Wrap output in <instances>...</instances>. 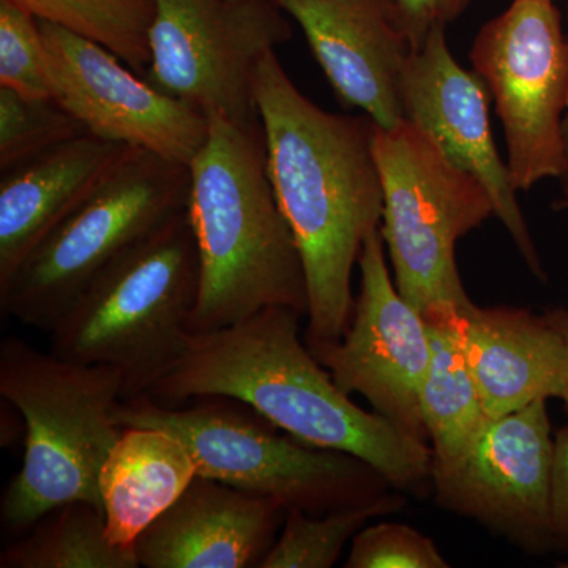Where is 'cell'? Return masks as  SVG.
<instances>
[{
  "label": "cell",
  "mask_w": 568,
  "mask_h": 568,
  "mask_svg": "<svg viewBox=\"0 0 568 568\" xmlns=\"http://www.w3.org/2000/svg\"><path fill=\"white\" fill-rule=\"evenodd\" d=\"M129 145L91 133L0 175V290L118 166Z\"/></svg>",
  "instance_id": "17"
},
{
  "label": "cell",
  "mask_w": 568,
  "mask_h": 568,
  "mask_svg": "<svg viewBox=\"0 0 568 568\" xmlns=\"http://www.w3.org/2000/svg\"><path fill=\"white\" fill-rule=\"evenodd\" d=\"M373 151L384 194L381 233L399 293L422 315L473 304L455 248L495 216L487 190L407 121L375 126Z\"/></svg>",
  "instance_id": "8"
},
{
  "label": "cell",
  "mask_w": 568,
  "mask_h": 568,
  "mask_svg": "<svg viewBox=\"0 0 568 568\" xmlns=\"http://www.w3.org/2000/svg\"><path fill=\"white\" fill-rule=\"evenodd\" d=\"M305 33L343 106L376 126L405 121L399 81L413 44L386 0H275Z\"/></svg>",
  "instance_id": "15"
},
{
  "label": "cell",
  "mask_w": 568,
  "mask_h": 568,
  "mask_svg": "<svg viewBox=\"0 0 568 568\" xmlns=\"http://www.w3.org/2000/svg\"><path fill=\"white\" fill-rule=\"evenodd\" d=\"M457 308L439 305L424 313L432 357L422 387V417L432 447L433 469H446L457 463L491 418L459 345Z\"/></svg>",
  "instance_id": "20"
},
{
  "label": "cell",
  "mask_w": 568,
  "mask_h": 568,
  "mask_svg": "<svg viewBox=\"0 0 568 568\" xmlns=\"http://www.w3.org/2000/svg\"><path fill=\"white\" fill-rule=\"evenodd\" d=\"M200 260L183 211L122 254L63 313L51 353L123 376L122 399L148 395L189 346Z\"/></svg>",
  "instance_id": "5"
},
{
  "label": "cell",
  "mask_w": 568,
  "mask_h": 568,
  "mask_svg": "<svg viewBox=\"0 0 568 568\" xmlns=\"http://www.w3.org/2000/svg\"><path fill=\"white\" fill-rule=\"evenodd\" d=\"M123 376L110 365H84L44 354L18 336L0 343V395L24 418L22 467L0 500V523L28 532L73 500L103 508L100 473L122 428L112 407Z\"/></svg>",
  "instance_id": "4"
},
{
  "label": "cell",
  "mask_w": 568,
  "mask_h": 568,
  "mask_svg": "<svg viewBox=\"0 0 568 568\" xmlns=\"http://www.w3.org/2000/svg\"><path fill=\"white\" fill-rule=\"evenodd\" d=\"M459 345L491 418L555 398L562 338L544 315L470 304L455 312Z\"/></svg>",
  "instance_id": "18"
},
{
  "label": "cell",
  "mask_w": 568,
  "mask_h": 568,
  "mask_svg": "<svg viewBox=\"0 0 568 568\" xmlns=\"http://www.w3.org/2000/svg\"><path fill=\"white\" fill-rule=\"evenodd\" d=\"M267 170L304 263L305 345L336 343L354 310L353 272L383 223L384 194L366 115L328 112L306 99L275 51L254 73Z\"/></svg>",
  "instance_id": "1"
},
{
  "label": "cell",
  "mask_w": 568,
  "mask_h": 568,
  "mask_svg": "<svg viewBox=\"0 0 568 568\" xmlns=\"http://www.w3.org/2000/svg\"><path fill=\"white\" fill-rule=\"evenodd\" d=\"M0 88L26 99H52L40 22L10 0H0Z\"/></svg>",
  "instance_id": "25"
},
{
  "label": "cell",
  "mask_w": 568,
  "mask_h": 568,
  "mask_svg": "<svg viewBox=\"0 0 568 568\" xmlns=\"http://www.w3.org/2000/svg\"><path fill=\"white\" fill-rule=\"evenodd\" d=\"M548 399L489 418L454 465L433 469L436 503L474 519L530 555L552 549L555 437Z\"/></svg>",
  "instance_id": "12"
},
{
  "label": "cell",
  "mask_w": 568,
  "mask_h": 568,
  "mask_svg": "<svg viewBox=\"0 0 568 568\" xmlns=\"http://www.w3.org/2000/svg\"><path fill=\"white\" fill-rule=\"evenodd\" d=\"M346 568L450 567L432 538L402 523L366 525L353 538Z\"/></svg>",
  "instance_id": "26"
},
{
  "label": "cell",
  "mask_w": 568,
  "mask_h": 568,
  "mask_svg": "<svg viewBox=\"0 0 568 568\" xmlns=\"http://www.w3.org/2000/svg\"><path fill=\"white\" fill-rule=\"evenodd\" d=\"M503 122L507 166L518 192L566 171L568 39L552 0H514L470 50Z\"/></svg>",
  "instance_id": "10"
},
{
  "label": "cell",
  "mask_w": 568,
  "mask_h": 568,
  "mask_svg": "<svg viewBox=\"0 0 568 568\" xmlns=\"http://www.w3.org/2000/svg\"><path fill=\"white\" fill-rule=\"evenodd\" d=\"M52 99L102 140L190 164L209 134V118L156 91L141 74L95 41L39 21Z\"/></svg>",
  "instance_id": "13"
},
{
  "label": "cell",
  "mask_w": 568,
  "mask_h": 568,
  "mask_svg": "<svg viewBox=\"0 0 568 568\" xmlns=\"http://www.w3.org/2000/svg\"><path fill=\"white\" fill-rule=\"evenodd\" d=\"M189 193V164L130 148L0 290L3 315L51 332L104 268L186 211Z\"/></svg>",
  "instance_id": "7"
},
{
  "label": "cell",
  "mask_w": 568,
  "mask_h": 568,
  "mask_svg": "<svg viewBox=\"0 0 568 568\" xmlns=\"http://www.w3.org/2000/svg\"><path fill=\"white\" fill-rule=\"evenodd\" d=\"M112 418L119 428L149 426L178 436L197 476L274 500L286 511L321 517L368 506L394 491L364 459L280 435L260 414L234 407V399L211 396L183 409L140 395L118 402Z\"/></svg>",
  "instance_id": "6"
},
{
  "label": "cell",
  "mask_w": 568,
  "mask_h": 568,
  "mask_svg": "<svg viewBox=\"0 0 568 568\" xmlns=\"http://www.w3.org/2000/svg\"><path fill=\"white\" fill-rule=\"evenodd\" d=\"M568 22V18H567ZM567 39H568V31ZM562 132H564V148H566V171H564L562 178H560V189H562V197L568 196V110L566 112V118H564L562 123Z\"/></svg>",
  "instance_id": "30"
},
{
  "label": "cell",
  "mask_w": 568,
  "mask_h": 568,
  "mask_svg": "<svg viewBox=\"0 0 568 568\" xmlns=\"http://www.w3.org/2000/svg\"><path fill=\"white\" fill-rule=\"evenodd\" d=\"M406 506L405 493L394 489L368 506L331 514L286 511L283 532L260 564V568H331L338 562L347 541L372 519L396 514Z\"/></svg>",
  "instance_id": "23"
},
{
  "label": "cell",
  "mask_w": 568,
  "mask_h": 568,
  "mask_svg": "<svg viewBox=\"0 0 568 568\" xmlns=\"http://www.w3.org/2000/svg\"><path fill=\"white\" fill-rule=\"evenodd\" d=\"M549 324L558 331L562 338L564 354L562 364H560L558 386H556L555 398L566 405L568 409V310L552 308L544 313Z\"/></svg>",
  "instance_id": "29"
},
{
  "label": "cell",
  "mask_w": 568,
  "mask_h": 568,
  "mask_svg": "<svg viewBox=\"0 0 568 568\" xmlns=\"http://www.w3.org/2000/svg\"><path fill=\"white\" fill-rule=\"evenodd\" d=\"M84 133L81 122L54 99H26L0 88V173Z\"/></svg>",
  "instance_id": "24"
},
{
  "label": "cell",
  "mask_w": 568,
  "mask_h": 568,
  "mask_svg": "<svg viewBox=\"0 0 568 568\" xmlns=\"http://www.w3.org/2000/svg\"><path fill=\"white\" fill-rule=\"evenodd\" d=\"M302 317L287 306H267L230 327L190 335L181 361L148 395L170 407L234 399L306 446L354 455L392 488L426 495L433 487L429 444L343 394L302 342Z\"/></svg>",
  "instance_id": "2"
},
{
  "label": "cell",
  "mask_w": 568,
  "mask_h": 568,
  "mask_svg": "<svg viewBox=\"0 0 568 568\" xmlns=\"http://www.w3.org/2000/svg\"><path fill=\"white\" fill-rule=\"evenodd\" d=\"M564 567H568V564H566V566H564Z\"/></svg>",
  "instance_id": "32"
},
{
  "label": "cell",
  "mask_w": 568,
  "mask_h": 568,
  "mask_svg": "<svg viewBox=\"0 0 568 568\" xmlns=\"http://www.w3.org/2000/svg\"><path fill=\"white\" fill-rule=\"evenodd\" d=\"M552 209H555V211H568V196L559 197L558 201H555Z\"/></svg>",
  "instance_id": "31"
},
{
  "label": "cell",
  "mask_w": 568,
  "mask_h": 568,
  "mask_svg": "<svg viewBox=\"0 0 568 568\" xmlns=\"http://www.w3.org/2000/svg\"><path fill=\"white\" fill-rule=\"evenodd\" d=\"M357 267L361 287L345 334L310 353L343 394L364 396L396 428L428 443L422 417L432 357L428 324L396 287L381 227L366 237Z\"/></svg>",
  "instance_id": "11"
},
{
  "label": "cell",
  "mask_w": 568,
  "mask_h": 568,
  "mask_svg": "<svg viewBox=\"0 0 568 568\" xmlns=\"http://www.w3.org/2000/svg\"><path fill=\"white\" fill-rule=\"evenodd\" d=\"M39 21L95 41L144 74L151 61L153 0H10Z\"/></svg>",
  "instance_id": "22"
},
{
  "label": "cell",
  "mask_w": 568,
  "mask_h": 568,
  "mask_svg": "<svg viewBox=\"0 0 568 568\" xmlns=\"http://www.w3.org/2000/svg\"><path fill=\"white\" fill-rule=\"evenodd\" d=\"M286 510L274 500L197 476L134 544L140 567H260Z\"/></svg>",
  "instance_id": "16"
},
{
  "label": "cell",
  "mask_w": 568,
  "mask_h": 568,
  "mask_svg": "<svg viewBox=\"0 0 568 568\" xmlns=\"http://www.w3.org/2000/svg\"><path fill=\"white\" fill-rule=\"evenodd\" d=\"M197 477L192 454L178 436L149 426L122 428L100 473L108 537L134 549L138 537Z\"/></svg>",
  "instance_id": "19"
},
{
  "label": "cell",
  "mask_w": 568,
  "mask_h": 568,
  "mask_svg": "<svg viewBox=\"0 0 568 568\" xmlns=\"http://www.w3.org/2000/svg\"><path fill=\"white\" fill-rule=\"evenodd\" d=\"M552 549L568 555V426L555 436L551 478Z\"/></svg>",
  "instance_id": "28"
},
{
  "label": "cell",
  "mask_w": 568,
  "mask_h": 568,
  "mask_svg": "<svg viewBox=\"0 0 568 568\" xmlns=\"http://www.w3.org/2000/svg\"><path fill=\"white\" fill-rule=\"evenodd\" d=\"M151 61L144 78L156 91L205 115L237 125L260 123L254 73L267 52L293 37L275 0H153Z\"/></svg>",
  "instance_id": "9"
},
{
  "label": "cell",
  "mask_w": 568,
  "mask_h": 568,
  "mask_svg": "<svg viewBox=\"0 0 568 568\" xmlns=\"http://www.w3.org/2000/svg\"><path fill=\"white\" fill-rule=\"evenodd\" d=\"M396 24L413 44L420 47L433 29L457 20L473 0H386Z\"/></svg>",
  "instance_id": "27"
},
{
  "label": "cell",
  "mask_w": 568,
  "mask_h": 568,
  "mask_svg": "<svg viewBox=\"0 0 568 568\" xmlns=\"http://www.w3.org/2000/svg\"><path fill=\"white\" fill-rule=\"evenodd\" d=\"M138 567L134 549L115 547L104 511L85 500L55 507L0 555V568Z\"/></svg>",
  "instance_id": "21"
},
{
  "label": "cell",
  "mask_w": 568,
  "mask_h": 568,
  "mask_svg": "<svg viewBox=\"0 0 568 568\" xmlns=\"http://www.w3.org/2000/svg\"><path fill=\"white\" fill-rule=\"evenodd\" d=\"M209 118L189 164L186 213L200 260L190 335L230 327L267 306L308 313L304 263L267 170L263 126Z\"/></svg>",
  "instance_id": "3"
},
{
  "label": "cell",
  "mask_w": 568,
  "mask_h": 568,
  "mask_svg": "<svg viewBox=\"0 0 568 568\" xmlns=\"http://www.w3.org/2000/svg\"><path fill=\"white\" fill-rule=\"evenodd\" d=\"M489 91L476 73L463 69L436 28L407 59L399 81L403 118L436 142L448 160L474 175L491 197L495 216L540 282H547L518 190L497 151L489 119Z\"/></svg>",
  "instance_id": "14"
}]
</instances>
